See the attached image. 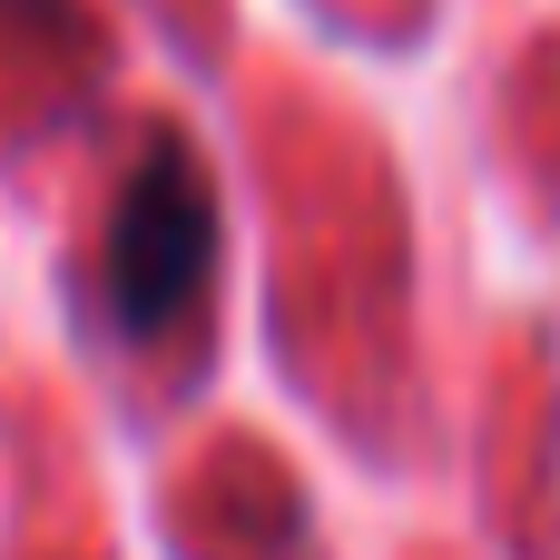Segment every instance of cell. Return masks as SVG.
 I'll return each instance as SVG.
<instances>
[{
    "instance_id": "6da1fadb",
    "label": "cell",
    "mask_w": 560,
    "mask_h": 560,
    "mask_svg": "<svg viewBox=\"0 0 560 560\" xmlns=\"http://www.w3.org/2000/svg\"><path fill=\"white\" fill-rule=\"evenodd\" d=\"M207 276H217V187H207L197 148L158 128L138 148V167H128L118 207H108V266H98V285H108L118 335L128 345L177 335L187 305L207 295Z\"/></svg>"
}]
</instances>
